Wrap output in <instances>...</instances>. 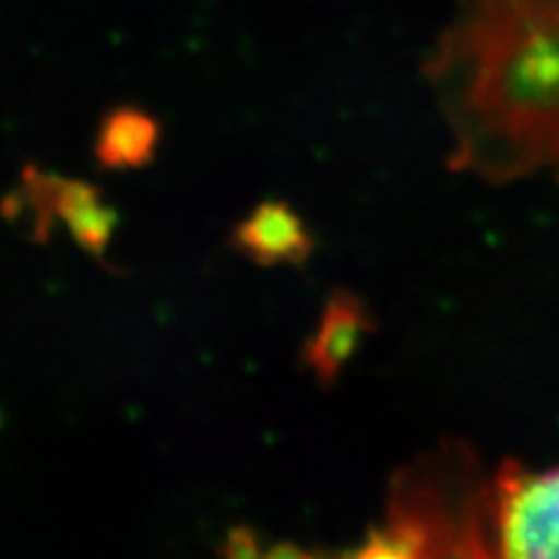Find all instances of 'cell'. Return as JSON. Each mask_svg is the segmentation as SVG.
I'll return each mask as SVG.
<instances>
[{"label": "cell", "mask_w": 559, "mask_h": 559, "mask_svg": "<svg viewBox=\"0 0 559 559\" xmlns=\"http://www.w3.org/2000/svg\"><path fill=\"white\" fill-rule=\"evenodd\" d=\"M231 245L254 264L304 266L314 252V238L306 222L285 201H264L238 222Z\"/></svg>", "instance_id": "obj_6"}, {"label": "cell", "mask_w": 559, "mask_h": 559, "mask_svg": "<svg viewBox=\"0 0 559 559\" xmlns=\"http://www.w3.org/2000/svg\"><path fill=\"white\" fill-rule=\"evenodd\" d=\"M487 550L509 559H559V466L503 462L487 485Z\"/></svg>", "instance_id": "obj_3"}, {"label": "cell", "mask_w": 559, "mask_h": 559, "mask_svg": "<svg viewBox=\"0 0 559 559\" xmlns=\"http://www.w3.org/2000/svg\"><path fill=\"white\" fill-rule=\"evenodd\" d=\"M487 485L468 450H443L396 483L390 518L371 530L357 557L489 555Z\"/></svg>", "instance_id": "obj_2"}, {"label": "cell", "mask_w": 559, "mask_h": 559, "mask_svg": "<svg viewBox=\"0 0 559 559\" xmlns=\"http://www.w3.org/2000/svg\"><path fill=\"white\" fill-rule=\"evenodd\" d=\"M373 329L371 312L359 296L343 289L331 294L320 326L304 345L301 364L322 388H334L361 341L373 334Z\"/></svg>", "instance_id": "obj_5"}, {"label": "cell", "mask_w": 559, "mask_h": 559, "mask_svg": "<svg viewBox=\"0 0 559 559\" xmlns=\"http://www.w3.org/2000/svg\"><path fill=\"white\" fill-rule=\"evenodd\" d=\"M22 194L35 215L33 229L38 240H47L49 226L61 222L84 252L105 261L119 215L110 203H105L98 187L26 166Z\"/></svg>", "instance_id": "obj_4"}, {"label": "cell", "mask_w": 559, "mask_h": 559, "mask_svg": "<svg viewBox=\"0 0 559 559\" xmlns=\"http://www.w3.org/2000/svg\"><path fill=\"white\" fill-rule=\"evenodd\" d=\"M425 73L454 138L452 170L559 182V0H454Z\"/></svg>", "instance_id": "obj_1"}, {"label": "cell", "mask_w": 559, "mask_h": 559, "mask_svg": "<svg viewBox=\"0 0 559 559\" xmlns=\"http://www.w3.org/2000/svg\"><path fill=\"white\" fill-rule=\"evenodd\" d=\"M162 143V127L150 112L131 108H115L103 117L94 156L105 170H131L145 168L154 162Z\"/></svg>", "instance_id": "obj_7"}, {"label": "cell", "mask_w": 559, "mask_h": 559, "mask_svg": "<svg viewBox=\"0 0 559 559\" xmlns=\"http://www.w3.org/2000/svg\"><path fill=\"white\" fill-rule=\"evenodd\" d=\"M269 557H306V552L301 548H296L292 544H285V546H273L269 550Z\"/></svg>", "instance_id": "obj_9"}, {"label": "cell", "mask_w": 559, "mask_h": 559, "mask_svg": "<svg viewBox=\"0 0 559 559\" xmlns=\"http://www.w3.org/2000/svg\"><path fill=\"white\" fill-rule=\"evenodd\" d=\"M222 555L226 557H257L261 555L259 548V536L252 527H236L226 536V544L222 548Z\"/></svg>", "instance_id": "obj_8"}]
</instances>
